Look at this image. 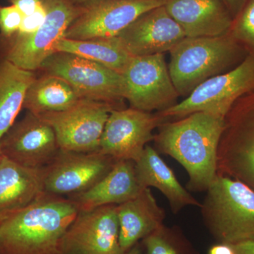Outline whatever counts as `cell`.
Listing matches in <instances>:
<instances>
[{
    "label": "cell",
    "mask_w": 254,
    "mask_h": 254,
    "mask_svg": "<svg viewBox=\"0 0 254 254\" xmlns=\"http://www.w3.org/2000/svg\"><path fill=\"white\" fill-rule=\"evenodd\" d=\"M163 117L131 108L112 110L100 138L99 151L116 160L136 162L153 130L164 123Z\"/></svg>",
    "instance_id": "obj_13"
},
{
    "label": "cell",
    "mask_w": 254,
    "mask_h": 254,
    "mask_svg": "<svg viewBox=\"0 0 254 254\" xmlns=\"http://www.w3.org/2000/svg\"><path fill=\"white\" fill-rule=\"evenodd\" d=\"M115 105L81 99L66 110L38 115L54 130L60 150L90 153L99 150L100 138Z\"/></svg>",
    "instance_id": "obj_9"
},
{
    "label": "cell",
    "mask_w": 254,
    "mask_h": 254,
    "mask_svg": "<svg viewBox=\"0 0 254 254\" xmlns=\"http://www.w3.org/2000/svg\"><path fill=\"white\" fill-rule=\"evenodd\" d=\"M145 254H199L181 229L163 225L142 240Z\"/></svg>",
    "instance_id": "obj_25"
},
{
    "label": "cell",
    "mask_w": 254,
    "mask_h": 254,
    "mask_svg": "<svg viewBox=\"0 0 254 254\" xmlns=\"http://www.w3.org/2000/svg\"><path fill=\"white\" fill-rule=\"evenodd\" d=\"M170 52L169 73L182 96H188L202 83L243 61L249 54L230 33L218 37H186Z\"/></svg>",
    "instance_id": "obj_3"
},
{
    "label": "cell",
    "mask_w": 254,
    "mask_h": 254,
    "mask_svg": "<svg viewBox=\"0 0 254 254\" xmlns=\"http://www.w3.org/2000/svg\"><path fill=\"white\" fill-rule=\"evenodd\" d=\"M23 15L14 6H0V35L10 37L17 33Z\"/></svg>",
    "instance_id": "obj_27"
},
{
    "label": "cell",
    "mask_w": 254,
    "mask_h": 254,
    "mask_svg": "<svg viewBox=\"0 0 254 254\" xmlns=\"http://www.w3.org/2000/svg\"><path fill=\"white\" fill-rule=\"evenodd\" d=\"M1 158H2V154H1V150H0V162H1Z\"/></svg>",
    "instance_id": "obj_35"
},
{
    "label": "cell",
    "mask_w": 254,
    "mask_h": 254,
    "mask_svg": "<svg viewBox=\"0 0 254 254\" xmlns=\"http://www.w3.org/2000/svg\"><path fill=\"white\" fill-rule=\"evenodd\" d=\"M200 208L205 227L218 243L254 241V191L243 182L218 175Z\"/></svg>",
    "instance_id": "obj_4"
},
{
    "label": "cell",
    "mask_w": 254,
    "mask_h": 254,
    "mask_svg": "<svg viewBox=\"0 0 254 254\" xmlns=\"http://www.w3.org/2000/svg\"><path fill=\"white\" fill-rule=\"evenodd\" d=\"M125 99L131 108L159 112L177 104L174 86L163 54L133 57L123 73Z\"/></svg>",
    "instance_id": "obj_11"
},
{
    "label": "cell",
    "mask_w": 254,
    "mask_h": 254,
    "mask_svg": "<svg viewBox=\"0 0 254 254\" xmlns=\"http://www.w3.org/2000/svg\"><path fill=\"white\" fill-rule=\"evenodd\" d=\"M43 168L22 166L2 155L0 162V218L26 208L46 192Z\"/></svg>",
    "instance_id": "obj_20"
},
{
    "label": "cell",
    "mask_w": 254,
    "mask_h": 254,
    "mask_svg": "<svg viewBox=\"0 0 254 254\" xmlns=\"http://www.w3.org/2000/svg\"><path fill=\"white\" fill-rule=\"evenodd\" d=\"M116 37L133 57L163 54L186 38L165 5L143 13Z\"/></svg>",
    "instance_id": "obj_16"
},
{
    "label": "cell",
    "mask_w": 254,
    "mask_h": 254,
    "mask_svg": "<svg viewBox=\"0 0 254 254\" xmlns=\"http://www.w3.org/2000/svg\"><path fill=\"white\" fill-rule=\"evenodd\" d=\"M217 174L243 182L254 191V90L239 98L225 117Z\"/></svg>",
    "instance_id": "obj_6"
},
{
    "label": "cell",
    "mask_w": 254,
    "mask_h": 254,
    "mask_svg": "<svg viewBox=\"0 0 254 254\" xmlns=\"http://www.w3.org/2000/svg\"><path fill=\"white\" fill-rule=\"evenodd\" d=\"M55 51L78 55L121 74L133 58L116 36L86 40L64 38L57 43Z\"/></svg>",
    "instance_id": "obj_24"
},
{
    "label": "cell",
    "mask_w": 254,
    "mask_h": 254,
    "mask_svg": "<svg viewBox=\"0 0 254 254\" xmlns=\"http://www.w3.org/2000/svg\"><path fill=\"white\" fill-rule=\"evenodd\" d=\"M165 6L188 38L225 36L233 25L221 0H168Z\"/></svg>",
    "instance_id": "obj_17"
},
{
    "label": "cell",
    "mask_w": 254,
    "mask_h": 254,
    "mask_svg": "<svg viewBox=\"0 0 254 254\" xmlns=\"http://www.w3.org/2000/svg\"><path fill=\"white\" fill-rule=\"evenodd\" d=\"M5 158L31 168H43L60 150L53 128L38 115L29 113L15 123L0 139Z\"/></svg>",
    "instance_id": "obj_15"
},
{
    "label": "cell",
    "mask_w": 254,
    "mask_h": 254,
    "mask_svg": "<svg viewBox=\"0 0 254 254\" xmlns=\"http://www.w3.org/2000/svg\"><path fill=\"white\" fill-rule=\"evenodd\" d=\"M143 190L137 180L135 163L118 160L109 173L91 188L68 196L78 211L107 205H120L135 198Z\"/></svg>",
    "instance_id": "obj_18"
},
{
    "label": "cell",
    "mask_w": 254,
    "mask_h": 254,
    "mask_svg": "<svg viewBox=\"0 0 254 254\" xmlns=\"http://www.w3.org/2000/svg\"><path fill=\"white\" fill-rule=\"evenodd\" d=\"M232 247L235 254H254V241H247Z\"/></svg>",
    "instance_id": "obj_31"
},
{
    "label": "cell",
    "mask_w": 254,
    "mask_h": 254,
    "mask_svg": "<svg viewBox=\"0 0 254 254\" xmlns=\"http://www.w3.org/2000/svg\"><path fill=\"white\" fill-rule=\"evenodd\" d=\"M47 16L39 29L28 36L17 33L10 37L0 35V58L18 67L34 71L55 53L57 43L79 13V7L68 0H43Z\"/></svg>",
    "instance_id": "obj_5"
},
{
    "label": "cell",
    "mask_w": 254,
    "mask_h": 254,
    "mask_svg": "<svg viewBox=\"0 0 254 254\" xmlns=\"http://www.w3.org/2000/svg\"><path fill=\"white\" fill-rule=\"evenodd\" d=\"M118 160L100 153L64 151L43 168L45 191L58 195L77 194L107 175Z\"/></svg>",
    "instance_id": "obj_12"
},
{
    "label": "cell",
    "mask_w": 254,
    "mask_h": 254,
    "mask_svg": "<svg viewBox=\"0 0 254 254\" xmlns=\"http://www.w3.org/2000/svg\"><path fill=\"white\" fill-rule=\"evenodd\" d=\"M10 1L25 16L33 14L43 4V0H10Z\"/></svg>",
    "instance_id": "obj_29"
},
{
    "label": "cell",
    "mask_w": 254,
    "mask_h": 254,
    "mask_svg": "<svg viewBox=\"0 0 254 254\" xmlns=\"http://www.w3.org/2000/svg\"><path fill=\"white\" fill-rule=\"evenodd\" d=\"M230 33L249 53H254V0H247Z\"/></svg>",
    "instance_id": "obj_26"
},
{
    "label": "cell",
    "mask_w": 254,
    "mask_h": 254,
    "mask_svg": "<svg viewBox=\"0 0 254 254\" xmlns=\"http://www.w3.org/2000/svg\"><path fill=\"white\" fill-rule=\"evenodd\" d=\"M40 68L46 74L64 79L80 99L113 105L125 99V82L121 73L78 55L55 52Z\"/></svg>",
    "instance_id": "obj_8"
},
{
    "label": "cell",
    "mask_w": 254,
    "mask_h": 254,
    "mask_svg": "<svg viewBox=\"0 0 254 254\" xmlns=\"http://www.w3.org/2000/svg\"><path fill=\"white\" fill-rule=\"evenodd\" d=\"M36 78L33 71L0 58V139L15 123L28 87Z\"/></svg>",
    "instance_id": "obj_22"
},
{
    "label": "cell",
    "mask_w": 254,
    "mask_h": 254,
    "mask_svg": "<svg viewBox=\"0 0 254 254\" xmlns=\"http://www.w3.org/2000/svg\"><path fill=\"white\" fill-rule=\"evenodd\" d=\"M79 100L76 91L64 79L46 73L36 77L28 87L23 108L41 115L67 110Z\"/></svg>",
    "instance_id": "obj_23"
},
{
    "label": "cell",
    "mask_w": 254,
    "mask_h": 254,
    "mask_svg": "<svg viewBox=\"0 0 254 254\" xmlns=\"http://www.w3.org/2000/svg\"><path fill=\"white\" fill-rule=\"evenodd\" d=\"M125 254H143L141 245L138 243L136 244V245L133 246L131 249H130V250Z\"/></svg>",
    "instance_id": "obj_33"
},
{
    "label": "cell",
    "mask_w": 254,
    "mask_h": 254,
    "mask_svg": "<svg viewBox=\"0 0 254 254\" xmlns=\"http://www.w3.org/2000/svg\"><path fill=\"white\" fill-rule=\"evenodd\" d=\"M68 1H69L71 4L78 6V5L83 4V3L91 1V0H68Z\"/></svg>",
    "instance_id": "obj_34"
},
{
    "label": "cell",
    "mask_w": 254,
    "mask_h": 254,
    "mask_svg": "<svg viewBox=\"0 0 254 254\" xmlns=\"http://www.w3.org/2000/svg\"><path fill=\"white\" fill-rule=\"evenodd\" d=\"M254 90V53L228 72L209 78L195 88L181 103L159 112L167 120L181 119L204 112L225 118L239 98Z\"/></svg>",
    "instance_id": "obj_7"
},
{
    "label": "cell",
    "mask_w": 254,
    "mask_h": 254,
    "mask_svg": "<svg viewBox=\"0 0 254 254\" xmlns=\"http://www.w3.org/2000/svg\"><path fill=\"white\" fill-rule=\"evenodd\" d=\"M120 245L124 254L140 240L164 225L165 211L149 188H145L132 199L118 205Z\"/></svg>",
    "instance_id": "obj_19"
},
{
    "label": "cell",
    "mask_w": 254,
    "mask_h": 254,
    "mask_svg": "<svg viewBox=\"0 0 254 254\" xmlns=\"http://www.w3.org/2000/svg\"><path fill=\"white\" fill-rule=\"evenodd\" d=\"M46 16V6L43 2L33 14L23 16L22 23L16 33L21 36L33 34L43 26Z\"/></svg>",
    "instance_id": "obj_28"
},
{
    "label": "cell",
    "mask_w": 254,
    "mask_h": 254,
    "mask_svg": "<svg viewBox=\"0 0 254 254\" xmlns=\"http://www.w3.org/2000/svg\"><path fill=\"white\" fill-rule=\"evenodd\" d=\"M232 16L237 17L247 2V0H221Z\"/></svg>",
    "instance_id": "obj_30"
},
{
    "label": "cell",
    "mask_w": 254,
    "mask_h": 254,
    "mask_svg": "<svg viewBox=\"0 0 254 254\" xmlns=\"http://www.w3.org/2000/svg\"><path fill=\"white\" fill-rule=\"evenodd\" d=\"M135 172L141 189L154 187L168 199L172 211L177 214L185 207L200 203L182 186L172 169L160 158L158 152L147 145L135 162Z\"/></svg>",
    "instance_id": "obj_21"
},
{
    "label": "cell",
    "mask_w": 254,
    "mask_h": 254,
    "mask_svg": "<svg viewBox=\"0 0 254 254\" xmlns=\"http://www.w3.org/2000/svg\"><path fill=\"white\" fill-rule=\"evenodd\" d=\"M208 254H235L232 245L218 243L209 249Z\"/></svg>",
    "instance_id": "obj_32"
},
{
    "label": "cell",
    "mask_w": 254,
    "mask_h": 254,
    "mask_svg": "<svg viewBox=\"0 0 254 254\" xmlns=\"http://www.w3.org/2000/svg\"><path fill=\"white\" fill-rule=\"evenodd\" d=\"M78 213L69 198L44 192L0 218V254H62L64 237Z\"/></svg>",
    "instance_id": "obj_2"
},
{
    "label": "cell",
    "mask_w": 254,
    "mask_h": 254,
    "mask_svg": "<svg viewBox=\"0 0 254 254\" xmlns=\"http://www.w3.org/2000/svg\"><path fill=\"white\" fill-rule=\"evenodd\" d=\"M224 127L225 118L204 112L190 114L159 127L153 139L155 149L183 166L190 177L188 190L206 191L217 176L218 145Z\"/></svg>",
    "instance_id": "obj_1"
},
{
    "label": "cell",
    "mask_w": 254,
    "mask_h": 254,
    "mask_svg": "<svg viewBox=\"0 0 254 254\" xmlns=\"http://www.w3.org/2000/svg\"><path fill=\"white\" fill-rule=\"evenodd\" d=\"M168 0H91L78 5L79 13L68 28L65 38L86 40L112 38L138 16L163 6Z\"/></svg>",
    "instance_id": "obj_10"
},
{
    "label": "cell",
    "mask_w": 254,
    "mask_h": 254,
    "mask_svg": "<svg viewBox=\"0 0 254 254\" xmlns=\"http://www.w3.org/2000/svg\"><path fill=\"white\" fill-rule=\"evenodd\" d=\"M62 254H125L120 245L118 205L78 211L64 237Z\"/></svg>",
    "instance_id": "obj_14"
}]
</instances>
